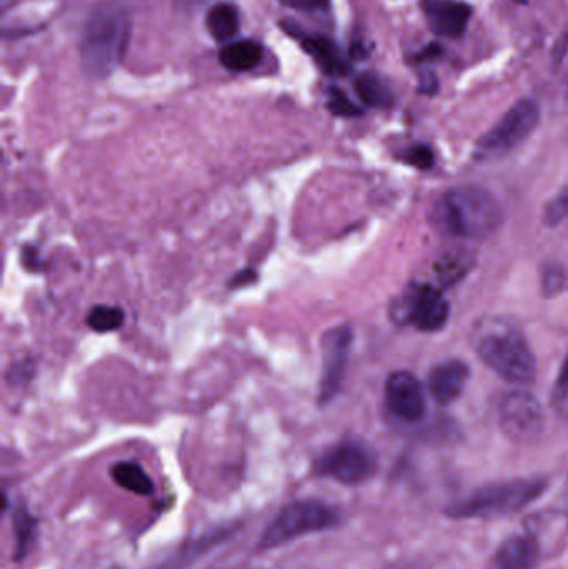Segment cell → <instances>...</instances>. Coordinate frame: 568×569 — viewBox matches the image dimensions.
Returning a JSON list of instances; mask_svg holds the SVG:
<instances>
[{"label": "cell", "mask_w": 568, "mask_h": 569, "mask_svg": "<svg viewBox=\"0 0 568 569\" xmlns=\"http://www.w3.org/2000/svg\"><path fill=\"white\" fill-rule=\"evenodd\" d=\"M123 321H126V311L119 307H110V305H96L87 317V325L97 333L119 330Z\"/></svg>", "instance_id": "cell-21"}, {"label": "cell", "mask_w": 568, "mask_h": 569, "mask_svg": "<svg viewBox=\"0 0 568 569\" xmlns=\"http://www.w3.org/2000/svg\"><path fill=\"white\" fill-rule=\"evenodd\" d=\"M266 56L257 40H233L220 50L219 60L230 72H249L260 66Z\"/></svg>", "instance_id": "cell-16"}, {"label": "cell", "mask_w": 568, "mask_h": 569, "mask_svg": "<svg viewBox=\"0 0 568 569\" xmlns=\"http://www.w3.org/2000/svg\"><path fill=\"white\" fill-rule=\"evenodd\" d=\"M329 109L332 110V113L340 117H357L362 113V110L339 89H330Z\"/></svg>", "instance_id": "cell-23"}, {"label": "cell", "mask_w": 568, "mask_h": 569, "mask_svg": "<svg viewBox=\"0 0 568 569\" xmlns=\"http://www.w3.org/2000/svg\"><path fill=\"white\" fill-rule=\"evenodd\" d=\"M130 37V13L117 0H103L87 17L80 39V63L92 79H106L119 67Z\"/></svg>", "instance_id": "cell-1"}, {"label": "cell", "mask_w": 568, "mask_h": 569, "mask_svg": "<svg viewBox=\"0 0 568 569\" xmlns=\"http://www.w3.org/2000/svg\"><path fill=\"white\" fill-rule=\"evenodd\" d=\"M540 545L532 535H516L500 545L490 561V569H537Z\"/></svg>", "instance_id": "cell-15"}, {"label": "cell", "mask_w": 568, "mask_h": 569, "mask_svg": "<svg viewBox=\"0 0 568 569\" xmlns=\"http://www.w3.org/2000/svg\"><path fill=\"white\" fill-rule=\"evenodd\" d=\"M539 103L519 100L482 139L477 142V160H497L526 142L539 126Z\"/></svg>", "instance_id": "cell-6"}, {"label": "cell", "mask_w": 568, "mask_h": 569, "mask_svg": "<svg viewBox=\"0 0 568 569\" xmlns=\"http://www.w3.org/2000/svg\"><path fill=\"white\" fill-rule=\"evenodd\" d=\"M386 401L397 418L409 423L419 421L426 413L422 385L409 371H396L387 378Z\"/></svg>", "instance_id": "cell-11"}, {"label": "cell", "mask_w": 568, "mask_h": 569, "mask_svg": "<svg viewBox=\"0 0 568 569\" xmlns=\"http://www.w3.org/2000/svg\"><path fill=\"white\" fill-rule=\"evenodd\" d=\"M500 425L510 440L530 443L542 433V408L537 398L527 391H514L504 398Z\"/></svg>", "instance_id": "cell-10"}, {"label": "cell", "mask_w": 568, "mask_h": 569, "mask_svg": "<svg viewBox=\"0 0 568 569\" xmlns=\"http://www.w3.org/2000/svg\"><path fill=\"white\" fill-rule=\"evenodd\" d=\"M356 90L366 106L377 107V109H387L392 106V90L376 73H362L356 80Z\"/></svg>", "instance_id": "cell-19"}, {"label": "cell", "mask_w": 568, "mask_h": 569, "mask_svg": "<svg viewBox=\"0 0 568 569\" xmlns=\"http://www.w3.org/2000/svg\"><path fill=\"white\" fill-rule=\"evenodd\" d=\"M470 370L464 361L449 360L437 365L429 375V391L440 405H450L462 395Z\"/></svg>", "instance_id": "cell-14"}, {"label": "cell", "mask_w": 568, "mask_h": 569, "mask_svg": "<svg viewBox=\"0 0 568 569\" xmlns=\"http://www.w3.org/2000/svg\"><path fill=\"white\" fill-rule=\"evenodd\" d=\"M177 6L182 7V9H193V7L199 6V3L206 2V0H176Z\"/></svg>", "instance_id": "cell-32"}, {"label": "cell", "mask_w": 568, "mask_h": 569, "mask_svg": "<svg viewBox=\"0 0 568 569\" xmlns=\"http://www.w3.org/2000/svg\"><path fill=\"white\" fill-rule=\"evenodd\" d=\"M279 2L300 12H326L330 9V0H279Z\"/></svg>", "instance_id": "cell-27"}, {"label": "cell", "mask_w": 568, "mask_h": 569, "mask_svg": "<svg viewBox=\"0 0 568 569\" xmlns=\"http://www.w3.org/2000/svg\"><path fill=\"white\" fill-rule=\"evenodd\" d=\"M240 13L233 3L220 2L210 7L206 16V29L210 37L219 40V42H227L233 39L239 32Z\"/></svg>", "instance_id": "cell-17"}, {"label": "cell", "mask_w": 568, "mask_h": 569, "mask_svg": "<svg viewBox=\"0 0 568 569\" xmlns=\"http://www.w3.org/2000/svg\"><path fill=\"white\" fill-rule=\"evenodd\" d=\"M449 303L444 295L430 284L410 287L392 307L397 323L413 325L422 331H437L449 320Z\"/></svg>", "instance_id": "cell-7"}, {"label": "cell", "mask_w": 568, "mask_h": 569, "mask_svg": "<svg viewBox=\"0 0 568 569\" xmlns=\"http://www.w3.org/2000/svg\"><path fill=\"white\" fill-rule=\"evenodd\" d=\"M517 2H526V0H517Z\"/></svg>", "instance_id": "cell-34"}, {"label": "cell", "mask_w": 568, "mask_h": 569, "mask_svg": "<svg viewBox=\"0 0 568 569\" xmlns=\"http://www.w3.org/2000/svg\"><path fill=\"white\" fill-rule=\"evenodd\" d=\"M467 259L462 253H447L437 263V277L444 284L456 283L467 272Z\"/></svg>", "instance_id": "cell-22"}, {"label": "cell", "mask_w": 568, "mask_h": 569, "mask_svg": "<svg viewBox=\"0 0 568 569\" xmlns=\"http://www.w3.org/2000/svg\"><path fill=\"white\" fill-rule=\"evenodd\" d=\"M376 470V455L360 441H343L337 445L317 463L319 475L349 487L369 480Z\"/></svg>", "instance_id": "cell-8"}, {"label": "cell", "mask_w": 568, "mask_h": 569, "mask_svg": "<svg viewBox=\"0 0 568 569\" xmlns=\"http://www.w3.org/2000/svg\"><path fill=\"white\" fill-rule=\"evenodd\" d=\"M290 36L299 40L302 49L316 60L317 66L330 76H343L349 72L346 57L340 52L339 46L330 37L320 33L303 32L297 27H290Z\"/></svg>", "instance_id": "cell-13"}, {"label": "cell", "mask_w": 568, "mask_h": 569, "mask_svg": "<svg viewBox=\"0 0 568 569\" xmlns=\"http://www.w3.org/2000/svg\"><path fill=\"white\" fill-rule=\"evenodd\" d=\"M13 531H16V560H22L29 555L37 537V520L29 510L20 507L13 513Z\"/></svg>", "instance_id": "cell-20"}, {"label": "cell", "mask_w": 568, "mask_h": 569, "mask_svg": "<svg viewBox=\"0 0 568 569\" xmlns=\"http://www.w3.org/2000/svg\"><path fill=\"white\" fill-rule=\"evenodd\" d=\"M353 333L349 325L330 328L322 337V381H320V403L327 405L342 390L349 365Z\"/></svg>", "instance_id": "cell-9"}, {"label": "cell", "mask_w": 568, "mask_h": 569, "mask_svg": "<svg viewBox=\"0 0 568 569\" xmlns=\"http://www.w3.org/2000/svg\"><path fill=\"white\" fill-rule=\"evenodd\" d=\"M440 47L437 43H430L427 49H423L422 52L419 53V60L432 59V57L439 56Z\"/></svg>", "instance_id": "cell-31"}, {"label": "cell", "mask_w": 568, "mask_h": 569, "mask_svg": "<svg viewBox=\"0 0 568 569\" xmlns=\"http://www.w3.org/2000/svg\"><path fill=\"white\" fill-rule=\"evenodd\" d=\"M110 477L120 488L130 491V493L140 495V497L152 495L156 490L149 475L136 461H119V463L113 465L110 468Z\"/></svg>", "instance_id": "cell-18"}, {"label": "cell", "mask_w": 568, "mask_h": 569, "mask_svg": "<svg viewBox=\"0 0 568 569\" xmlns=\"http://www.w3.org/2000/svg\"><path fill=\"white\" fill-rule=\"evenodd\" d=\"M564 283H566V276L557 267H550L544 273V290H546L547 295L559 293L564 288Z\"/></svg>", "instance_id": "cell-28"}, {"label": "cell", "mask_w": 568, "mask_h": 569, "mask_svg": "<svg viewBox=\"0 0 568 569\" xmlns=\"http://www.w3.org/2000/svg\"><path fill=\"white\" fill-rule=\"evenodd\" d=\"M567 493H566V497H567V505H568V481H567Z\"/></svg>", "instance_id": "cell-33"}, {"label": "cell", "mask_w": 568, "mask_h": 569, "mask_svg": "<svg viewBox=\"0 0 568 569\" xmlns=\"http://www.w3.org/2000/svg\"><path fill=\"white\" fill-rule=\"evenodd\" d=\"M434 222L450 236L486 239L502 223V210L487 190L476 186L456 187L437 202Z\"/></svg>", "instance_id": "cell-3"}, {"label": "cell", "mask_w": 568, "mask_h": 569, "mask_svg": "<svg viewBox=\"0 0 568 569\" xmlns=\"http://www.w3.org/2000/svg\"><path fill=\"white\" fill-rule=\"evenodd\" d=\"M253 272H256V270H253ZM253 272L252 270H242V272L237 273V276L233 277V280L230 282V284H232V287H239V284L246 283L247 280L252 282V280L256 279V273Z\"/></svg>", "instance_id": "cell-30"}, {"label": "cell", "mask_w": 568, "mask_h": 569, "mask_svg": "<svg viewBox=\"0 0 568 569\" xmlns=\"http://www.w3.org/2000/svg\"><path fill=\"white\" fill-rule=\"evenodd\" d=\"M480 360L510 383H530L536 377V357L516 325L504 318H486L472 338Z\"/></svg>", "instance_id": "cell-2"}, {"label": "cell", "mask_w": 568, "mask_h": 569, "mask_svg": "<svg viewBox=\"0 0 568 569\" xmlns=\"http://www.w3.org/2000/svg\"><path fill=\"white\" fill-rule=\"evenodd\" d=\"M547 488H549V481L544 478H529V480L522 478V480L487 485L454 503L447 510V515L456 520L509 517L526 510L529 505L539 500Z\"/></svg>", "instance_id": "cell-4"}, {"label": "cell", "mask_w": 568, "mask_h": 569, "mask_svg": "<svg viewBox=\"0 0 568 569\" xmlns=\"http://www.w3.org/2000/svg\"><path fill=\"white\" fill-rule=\"evenodd\" d=\"M340 521L339 511L317 500H302L287 505L273 518L260 537V550L283 547L289 541L310 533L330 530Z\"/></svg>", "instance_id": "cell-5"}, {"label": "cell", "mask_w": 568, "mask_h": 569, "mask_svg": "<svg viewBox=\"0 0 568 569\" xmlns=\"http://www.w3.org/2000/svg\"><path fill=\"white\" fill-rule=\"evenodd\" d=\"M403 159H406L407 163L420 170L432 169L434 160H436L434 159L432 149L427 146L410 147Z\"/></svg>", "instance_id": "cell-25"}, {"label": "cell", "mask_w": 568, "mask_h": 569, "mask_svg": "<svg viewBox=\"0 0 568 569\" xmlns=\"http://www.w3.org/2000/svg\"><path fill=\"white\" fill-rule=\"evenodd\" d=\"M552 401L557 411L562 417L568 418V357L560 368L559 378H557L556 387H554Z\"/></svg>", "instance_id": "cell-24"}, {"label": "cell", "mask_w": 568, "mask_h": 569, "mask_svg": "<svg viewBox=\"0 0 568 569\" xmlns=\"http://www.w3.org/2000/svg\"><path fill=\"white\" fill-rule=\"evenodd\" d=\"M422 9L430 30L449 39L462 36L472 19V7L459 0H423Z\"/></svg>", "instance_id": "cell-12"}, {"label": "cell", "mask_w": 568, "mask_h": 569, "mask_svg": "<svg viewBox=\"0 0 568 569\" xmlns=\"http://www.w3.org/2000/svg\"><path fill=\"white\" fill-rule=\"evenodd\" d=\"M568 216V189L564 190L546 209V222L549 226H559Z\"/></svg>", "instance_id": "cell-26"}, {"label": "cell", "mask_w": 568, "mask_h": 569, "mask_svg": "<svg viewBox=\"0 0 568 569\" xmlns=\"http://www.w3.org/2000/svg\"><path fill=\"white\" fill-rule=\"evenodd\" d=\"M437 87H439V80H437L436 73L422 72L419 82L420 93H429V96H432V93L437 92Z\"/></svg>", "instance_id": "cell-29"}]
</instances>
